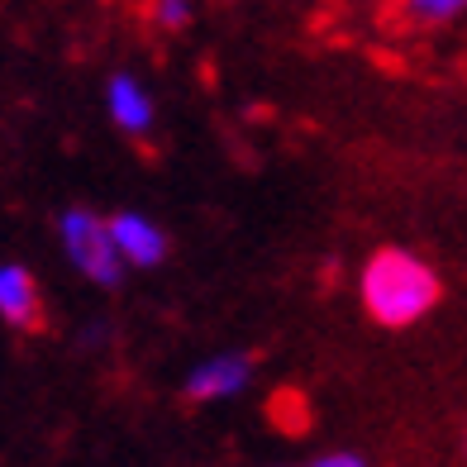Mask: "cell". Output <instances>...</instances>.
I'll return each mask as SVG.
<instances>
[{
	"label": "cell",
	"mask_w": 467,
	"mask_h": 467,
	"mask_svg": "<svg viewBox=\"0 0 467 467\" xmlns=\"http://www.w3.org/2000/svg\"><path fill=\"white\" fill-rule=\"evenodd\" d=\"M439 301V277L406 248H381L363 267V306L377 325L406 329Z\"/></svg>",
	"instance_id": "6da1fadb"
},
{
	"label": "cell",
	"mask_w": 467,
	"mask_h": 467,
	"mask_svg": "<svg viewBox=\"0 0 467 467\" xmlns=\"http://www.w3.org/2000/svg\"><path fill=\"white\" fill-rule=\"evenodd\" d=\"M57 229H62V248H67V258L77 263L81 277H91L96 286H115L119 282L124 253L115 244V229L105 224L100 215H91V210H67V215L57 220Z\"/></svg>",
	"instance_id": "7a4b0ae2"
},
{
	"label": "cell",
	"mask_w": 467,
	"mask_h": 467,
	"mask_svg": "<svg viewBox=\"0 0 467 467\" xmlns=\"http://www.w3.org/2000/svg\"><path fill=\"white\" fill-rule=\"evenodd\" d=\"M0 320L19 334H38L44 329V296H38V282L25 267H0Z\"/></svg>",
	"instance_id": "3957f363"
},
{
	"label": "cell",
	"mask_w": 467,
	"mask_h": 467,
	"mask_svg": "<svg viewBox=\"0 0 467 467\" xmlns=\"http://www.w3.org/2000/svg\"><path fill=\"white\" fill-rule=\"evenodd\" d=\"M467 10V0H387V29L396 34H424V29H439L458 19Z\"/></svg>",
	"instance_id": "277c9868"
},
{
	"label": "cell",
	"mask_w": 467,
	"mask_h": 467,
	"mask_svg": "<svg viewBox=\"0 0 467 467\" xmlns=\"http://www.w3.org/2000/svg\"><path fill=\"white\" fill-rule=\"evenodd\" d=\"M115 229V244L124 253V263H134V267H158L167 258V239H162V229L153 220H143V215H115L110 220Z\"/></svg>",
	"instance_id": "5b68a950"
},
{
	"label": "cell",
	"mask_w": 467,
	"mask_h": 467,
	"mask_svg": "<svg viewBox=\"0 0 467 467\" xmlns=\"http://www.w3.org/2000/svg\"><path fill=\"white\" fill-rule=\"evenodd\" d=\"M248 377H253L248 358H210V363H201L196 372L186 377V396L191 400H220V396L244 391Z\"/></svg>",
	"instance_id": "8992f818"
},
{
	"label": "cell",
	"mask_w": 467,
	"mask_h": 467,
	"mask_svg": "<svg viewBox=\"0 0 467 467\" xmlns=\"http://www.w3.org/2000/svg\"><path fill=\"white\" fill-rule=\"evenodd\" d=\"M105 100H110V115L124 134H148V124H153V100H148V91L134 77H115Z\"/></svg>",
	"instance_id": "52a82bcc"
},
{
	"label": "cell",
	"mask_w": 467,
	"mask_h": 467,
	"mask_svg": "<svg viewBox=\"0 0 467 467\" xmlns=\"http://www.w3.org/2000/svg\"><path fill=\"white\" fill-rule=\"evenodd\" d=\"M148 15H153L158 29H186L191 25V5H186V0H148Z\"/></svg>",
	"instance_id": "ba28073f"
},
{
	"label": "cell",
	"mask_w": 467,
	"mask_h": 467,
	"mask_svg": "<svg viewBox=\"0 0 467 467\" xmlns=\"http://www.w3.org/2000/svg\"><path fill=\"white\" fill-rule=\"evenodd\" d=\"M325 467H353V462H363L358 453H329V458H320Z\"/></svg>",
	"instance_id": "9c48e42d"
}]
</instances>
